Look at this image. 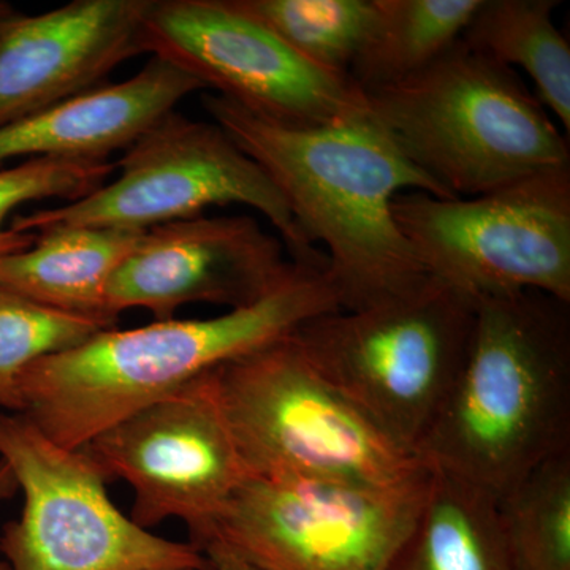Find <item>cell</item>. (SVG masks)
I'll list each match as a JSON object with an SVG mask.
<instances>
[{
  "label": "cell",
  "instance_id": "obj_4",
  "mask_svg": "<svg viewBox=\"0 0 570 570\" xmlns=\"http://www.w3.org/2000/svg\"><path fill=\"white\" fill-rule=\"evenodd\" d=\"M365 97L397 151L453 198L570 165L568 135L517 70L461 39L425 69Z\"/></svg>",
  "mask_w": 570,
  "mask_h": 570
},
{
  "label": "cell",
  "instance_id": "obj_26",
  "mask_svg": "<svg viewBox=\"0 0 570 570\" xmlns=\"http://www.w3.org/2000/svg\"><path fill=\"white\" fill-rule=\"evenodd\" d=\"M14 7L11 6V3L6 2V0H0V22L3 20H7V18L10 17V14L14 13Z\"/></svg>",
  "mask_w": 570,
  "mask_h": 570
},
{
  "label": "cell",
  "instance_id": "obj_25",
  "mask_svg": "<svg viewBox=\"0 0 570 570\" xmlns=\"http://www.w3.org/2000/svg\"><path fill=\"white\" fill-rule=\"evenodd\" d=\"M18 491L17 479H14L13 471L6 461L0 460V501L13 498ZM0 570H10L6 561H0Z\"/></svg>",
  "mask_w": 570,
  "mask_h": 570
},
{
  "label": "cell",
  "instance_id": "obj_17",
  "mask_svg": "<svg viewBox=\"0 0 570 570\" xmlns=\"http://www.w3.org/2000/svg\"><path fill=\"white\" fill-rule=\"evenodd\" d=\"M387 570H512L497 498L433 471L422 512Z\"/></svg>",
  "mask_w": 570,
  "mask_h": 570
},
{
  "label": "cell",
  "instance_id": "obj_27",
  "mask_svg": "<svg viewBox=\"0 0 570 570\" xmlns=\"http://www.w3.org/2000/svg\"><path fill=\"white\" fill-rule=\"evenodd\" d=\"M176 570H194V569H176Z\"/></svg>",
  "mask_w": 570,
  "mask_h": 570
},
{
  "label": "cell",
  "instance_id": "obj_21",
  "mask_svg": "<svg viewBox=\"0 0 570 570\" xmlns=\"http://www.w3.org/2000/svg\"><path fill=\"white\" fill-rule=\"evenodd\" d=\"M303 61L351 78L374 18V0H234Z\"/></svg>",
  "mask_w": 570,
  "mask_h": 570
},
{
  "label": "cell",
  "instance_id": "obj_19",
  "mask_svg": "<svg viewBox=\"0 0 570 570\" xmlns=\"http://www.w3.org/2000/svg\"><path fill=\"white\" fill-rule=\"evenodd\" d=\"M482 0H374V18L352 66L363 92L406 80L456 43Z\"/></svg>",
  "mask_w": 570,
  "mask_h": 570
},
{
  "label": "cell",
  "instance_id": "obj_18",
  "mask_svg": "<svg viewBox=\"0 0 570 570\" xmlns=\"http://www.w3.org/2000/svg\"><path fill=\"white\" fill-rule=\"evenodd\" d=\"M557 0H482L461 40L530 75L538 99L570 132V47L553 21Z\"/></svg>",
  "mask_w": 570,
  "mask_h": 570
},
{
  "label": "cell",
  "instance_id": "obj_16",
  "mask_svg": "<svg viewBox=\"0 0 570 570\" xmlns=\"http://www.w3.org/2000/svg\"><path fill=\"white\" fill-rule=\"evenodd\" d=\"M146 230L55 225L21 253L0 258V284L41 305L115 326L107 285Z\"/></svg>",
  "mask_w": 570,
  "mask_h": 570
},
{
  "label": "cell",
  "instance_id": "obj_2",
  "mask_svg": "<svg viewBox=\"0 0 570 570\" xmlns=\"http://www.w3.org/2000/svg\"><path fill=\"white\" fill-rule=\"evenodd\" d=\"M336 309L326 266L294 261L288 275L253 305L209 318L104 330L40 360L22 374L20 414L56 444L81 449L134 412Z\"/></svg>",
  "mask_w": 570,
  "mask_h": 570
},
{
  "label": "cell",
  "instance_id": "obj_5",
  "mask_svg": "<svg viewBox=\"0 0 570 570\" xmlns=\"http://www.w3.org/2000/svg\"><path fill=\"white\" fill-rule=\"evenodd\" d=\"M474 325L475 299L428 276L376 305L311 318L291 337L333 387L415 452L459 377Z\"/></svg>",
  "mask_w": 570,
  "mask_h": 570
},
{
  "label": "cell",
  "instance_id": "obj_23",
  "mask_svg": "<svg viewBox=\"0 0 570 570\" xmlns=\"http://www.w3.org/2000/svg\"><path fill=\"white\" fill-rule=\"evenodd\" d=\"M115 170L111 160L62 159H31L0 168V258L21 253L36 242V234L7 227L14 209L48 198L81 200L108 183Z\"/></svg>",
  "mask_w": 570,
  "mask_h": 570
},
{
  "label": "cell",
  "instance_id": "obj_13",
  "mask_svg": "<svg viewBox=\"0 0 570 570\" xmlns=\"http://www.w3.org/2000/svg\"><path fill=\"white\" fill-rule=\"evenodd\" d=\"M279 236L249 216H198L149 228L107 285V309L175 318L187 305L249 306L291 272Z\"/></svg>",
  "mask_w": 570,
  "mask_h": 570
},
{
  "label": "cell",
  "instance_id": "obj_6",
  "mask_svg": "<svg viewBox=\"0 0 570 570\" xmlns=\"http://www.w3.org/2000/svg\"><path fill=\"white\" fill-rule=\"evenodd\" d=\"M213 374L249 478L393 483L428 468L333 387L292 337Z\"/></svg>",
  "mask_w": 570,
  "mask_h": 570
},
{
  "label": "cell",
  "instance_id": "obj_1",
  "mask_svg": "<svg viewBox=\"0 0 570 570\" xmlns=\"http://www.w3.org/2000/svg\"><path fill=\"white\" fill-rule=\"evenodd\" d=\"M202 105L264 168L306 242L325 247L341 309L376 305L430 276L397 227L393 200L404 193L453 197L397 151L370 108L347 121L294 126L217 94Z\"/></svg>",
  "mask_w": 570,
  "mask_h": 570
},
{
  "label": "cell",
  "instance_id": "obj_20",
  "mask_svg": "<svg viewBox=\"0 0 570 570\" xmlns=\"http://www.w3.org/2000/svg\"><path fill=\"white\" fill-rule=\"evenodd\" d=\"M512 570H570V452L497 499Z\"/></svg>",
  "mask_w": 570,
  "mask_h": 570
},
{
  "label": "cell",
  "instance_id": "obj_9",
  "mask_svg": "<svg viewBox=\"0 0 570 570\" xmlns=\"http://www.w3.org/2000/svg\"><path fill=\"white\" fill-rule=\"evenodd\" d=\"M431 480L430 468L393 483L250 475L209 542L261 570H387Z\"/></svg>",
  "mask_w": 570,
  "mask_h": 570
},
{
  "label": "cell",
  "instance_id": "obj_8",
  "mask_svg": "<svg viewBox=\"0 0 570 570\" xmlns=\"http://www.w3.org/2000/svg\"><path fill=\"white\" fill-rule=\"evenodd\" d=\"M392 212L428 275L471 298L535 291L570 303V165L475 197L400 194Z\"/></svg>",
  "mask_w": 570,
  "mask_h": 570
},
{
  "label": "cell",
  "instance_id": "obj_11",
  "mask_svg": "<svg viewBox=\"0 0 570 570\" xmlns=\"http://www.w3.org/2000/svg\"><path fill=\"white\" fill-rule=\"evenodd\" d=\"M107 482L132 487V519L142 530L181 520L204 551L217 520L249 478L214 374L134 412L85 448Z\"/></svg>",
  "mask_w": 570,
  "mask_h": 570
},
{
  "label": "cell",
  "instance_id": "obj_3",
  "mask_svg": "<svg viewBox=\"0 0 570 570\" xmlns=\"http://www.w3.org/2000/svg\"><path fill=\"white\" fill-rule=\"evenodd\" d=\"M570 452V303L542 292L475 299L471 346L415 453L501 498Z\"/></svg>",
  "mask_w": 570,
  "mask_h": 570
},
{
  "label": "cell",
  "instance_id": "obj_12",
  "mask_svg": "<svg viewBox=\"0 0 570 570\" xmlns=\"http://www.w3.org/2000/svg\"><path fill=\"white\" fill-rule=\"evenodd\" d=\"M141 50L275 121L324 126L367 111L354 81L303 61L234 0H151Z\"/></svg>",
  "mask_w": 570,
  "mask_h": 570
},
{
  "label": "cell",
  "instance_id": "obj_10",
  "mask_svg": "<svg viewBox=\"0 0 570 570\" xmlns=\"http://www.w3.org/2000/svg\"><path fill=\"white\" fill-rule=\"evenodd\" d=\"M0 460L24 497L20 520L0 534L10 570H209L193 543L124 515L85 450L56 444L21 414L0 412Z\"/></svg>",
  "mask_w": 570,
  "mask_h": 570
},
{
  "label": "cell",
  "instance_id": "obj_14",
  "mask_svg": "<svg viewBox=\"0 0 570 570\" xmlns=\"http://www.w3.org/2000/svg\"><path fill=\"white\" fill-rule=\"evenodd\" d=\"M151 0H71L40 14L0 22V127L105 85L142 55Z\"/></svg>",
  "mask_w": 570,
  "mask_h": 570
},
{
  "label": "cell",
  "instance_id": "obj_24",
  "mask_svg": "<svg viewBox=\"0 0 570 570\" xmlns=\"http://www.w3.org/2000/svg\"><path fill=\"white\" fill-rule=\"evenodd\" d=\"M204 553L209 562V570H261L239 558L219 540H213L205 546Z\"/></svg>",
  "mask_w": 570,
  "mask_h": 570
},
{
  "label": "cell",
  "instance_id": "obj_22",
  "mask_svg": "<svg viewBox=\"0 0 570 570\" xmlns=\"http://www.w3.org/2000/svg\"><path fill=\"white\" fill-rule=\"evenodd\" d=\"M108 328L115 326L52 309L0 284V409L20 414V382L29 367Z\"/></svg>",
  "mask_w": 570,
  "mask_h": 570
},
{
  "label": "cell",
  "instance_id": "obj_7",
  "mask_svg": "<svg viewBox=\"0 0 570 570\" xmlns=\"http://www.w3.org/2000/svg\"><path fill=\"white\" fill-rule=\"evenodd\" d=\"M118 178L77 202L11 217L10 228L37 234L55 225L149 230L242 205L275 228L292 261L326 265L306 242L269 176L216 122L168 112L122 151Z\"/></svg>",
  "mask_w": 570,
  "mask_h": 570
},
{
  "label": "cell",
  "instance_id": "obj_15",
  "mask_svg": "<svg viewBox=\"0 0 570 570\" xmlns=\"http://www.w3.org/2000/svg\"><path fill=\"white\" fill-rule=\"evenodd\" d=\"M205 86L174 63L151 58L112 82L0 127V165L11 159L110 160L190 94Z\"/></svg>",
  "mask_w": 570,
  "mask_h": 570
}]
</instances>
